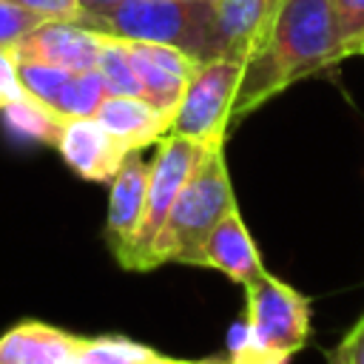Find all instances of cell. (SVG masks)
Returning a JSON list of instances; mask_svg holds the SVG:
<instances>
[{
  "label": "cell",
  "mask_w": 364,
  "mask_h": 364,
  "mask_svg": "<svg viewBox=\"0 0 364 364\" xmlns=\"http://www.w3.org/2000/svg\"><path fill=\"white\" fill-rule=\"evenodd\" d=\"M162 353L119 336V333H102V336H80V344L68 364H159Z\"/></svg>",
  "instance_id": "9a60e30c"
},
{
  "label": "cell",
  "mask_w": 364,
  "mask_h": 364,
  "mask_svg": "<svg viewBox=\"0 0 364 364\" xmlns=\"http://www.w3.org/2000/svg\"><path fill=\"white\" fill-rule=\"evenodd\" d=\"M77 71H68V68H60V65H48V63H17V77H20V85L28 97L46 102L54 108L60 91L68 85V80L74 77Z\"/></svg>",
  "instance_id": "d6986e66"
},
{
  "label": "cell",
  "mask_w": 364,
  "mask_h": 364,
  "mask_svg": "<svg viewBox=\"0 0 364 364\" xmlns=\"http://www.w3.org/2000/svg\"><path fill=\"white\" fill-rule=\"evenodd\" d=\"M284 0H216V51L219 57L247 63L267 37Z\"/></svg>",
  "instance_id": "8fae6325"
},
{
  "label": "cell",
  "mask_w": 364,
  "mask_h": 364,
  "mask_svg": "<svg viewBox=\"0 0 364 364\" xmlns=\"http://www.w3.org/2000/svg\"><path fill=\"white\" fill-rule=\"evenodd\" d=\"M23 94H26V91H23V85H20V77H17V60H14L11 51L0 48V102H3V108H6L9 102L20 100Z\"/></svg>",
  "instance_id": "cb8c5ba5"
},
{
  "label": "cell",
  "mask_w": 364,
  "mask_h": 364,
  "mask_svg": "<svg viewBox=\"0 0 364 364\" xmlns=\"http://www.w3.org/2000/svg\"><path fill=\"white\" fill-rule=\"evenodd\" d=\"M245 63L216 57L199 65L176 114L171 134H179L202 148H225L233 128V102Z\"/></svg>",
  "instance_id": "5b68a950"
},
{
  "label": "cell",
  "mask_w": 364,
  "mask_h": 364,
  "mask_svg": "<svg viewBox=\"0 0 364 364\" xmlns=\"http://www.w3.org/2000/svg\"><path fill=\"white\" fill-rule=\"evenodd\" d=\"M77 3H80L82 14H97V11H105V9H111V6H117L122 0H77Z\"/></svg>",
  "instance_id": "d4e9b609"
},
{
  "label": "cell",
  "mask_w": 364,
  "mask_h": 364,
  "mask_svg": "<svg viewBox=\"0 0 364 364\" xmlns=\"http://www.w3.org/2000/svg\"><path fill=\"white\" fill-rule=\"evenodd\" d=\"M353 54H361V57H364V37L358 40V46H355V51H353Z\"/></svg>",
  "instance_id": "4316f807"
},
{
  "label": "cell",
  "mask_w": 364,
  "mask_h": 364,
  "mask_svg": "<svg viewBox=\"0 0 364 364\" xmlns=\"http://www.w3.org/2000/svg\"><path fill=\"white\" fill-rule=\"evenodd\" d=\"M185 3H210V6H216V0H185Z\"/></svg>",
  "instance_id": "f1b7e54d"
},
{
  "label": "cell",
  "mask_w": 364,
  "mask_h": 364,
  "mask_svg": "<svg viewBox=\"0 0 364 364\" xmlns=\"http://www.w3.org/2000/svg\"><path fill=\"white\" fill-rule=\"evenodd\" d=\"M3 122L9 125L11 134L23 136V139H34V142H46V145H57V136H60V128L65 122L63 114H57L51 105L23 94L20 100L9 102L3 111Z\"/></svg>",
  "instance_id": "2e32d148"
},
{
  "label": "cell",
  "mask_w": 364,
  "mask_h": 364,
  "mask_svg": "<svg viewBox=\"0 0 364 364\" xmlns=\"http://www.w3.org/2000/svg\"><path fill=\"white\" fill-rule=\"evenodd\" d=\"M97 71H100L108 94L142 97V85L136 80V71H134V63H131V54H128V43L125 40L102 34V48H100Z\"/></svg>",
  "instance_id": "e0dca14e"
},
{
  "label": "cell",
  "mask_w": 364,
  "mask_h": 364,
  "mask_svg": "<svg viewBox=\"0 0 364 364\" xmlns=\"http://www.w3.org/2000/svg\"><path fill=\"white\" fill-rule=\"evenodd\" d=\"M327 361L330 364H364V313L353 321V327L327 353Z\"/></svg>",
  "instance_id": "7402d4cb"
},
{
  "label": "cell",
  "mask_w": 364,
  "mask_h": 364,
  "mask_svg": "<svg viewBox=\"0 0 364 364\" xmlns=\"http://www.w3.org/2000/svg\"><path fill=\"white\" fill-rule=\"evenodd\" d=\"M344 57L333 0H284L267 37L247 57L233 102V125L279 97L296 80L338 65Z\"/></svg>",
  "instance_id": "6da1fadb"
},
{
  "label": "cell",
  "mask_w": 364,
  "mask_h": 364,
  "mask_svg": "<svg viewBox=\"0 0 364 364\" xmlns=\"http://www.w3.org/2000/svg\"><path fill=\"white\" fill-rule=\"evenodd\" d=\"M102 48V34L74 23V20H46L20 37L9 51L17 63H48L68 71L97 68Z\"/></svg>",
  "instance_id": "52a82bcc"
},
{
  "label": "cell",
  "mask_w": 364,
  "mask_h": 364,
  "mask_svg": "<svg viewBox=\"0 0 364 364\" xmlns=\"http://www.w3.org/2000/svg\"><path fill=\"white\" fill-rule=\"evenodd\" d=\"M310 338V299L273 273L245 284V313L228 333V364H290Z\"/></svg>",
  "instance_id": "7a4b0ae2"
},
{
  "label": "cell",
  "mask_w": 364,
  "mask_h": 364,
  "mask_svg": "<svg viewBox=\"0 0 364 364\" xmlns=\"http://www.w3.org/2000/svg\"><path fill=\"white\" fill-rule=\"evenodd\" d=\"M105 97H108V91H105V82L97 68L77 71L68 80V85L60 91L54 111L63 117H94Z\"/></svg>",
  "instance_id": "ac0fdd59"
},
{
  "label": "cell",
  "mask_w": 364,
  "mask_h": 364,
  "mask_svg": "<svg viewBox=\"0 0 364 364\" xmlns=\"http://www.w3.org/2000/svg\"><path fill=\"white\" fill-rule=\"evenodd\" d=\"M213 364H228V358L225 355H213Z\"/></svg>",
  "instance_id": "83f0119b"
},
{
  "label": "cell",
  "mask_w": 364,
  "mask_h": 364,
  "mask_svg": "<svg viewBox=\"0 0 364 364\" xmlns=\"http://www.w3.org/2000/svg\"><path fill=\"white\" fill-rule=\"evenodd\" d=\"M202 262H205V267L219 270L222 276H228L230 282H236L242 287L264 273L262 253H259L239 208H230L216 222V228L205 239Z\"/></svg>",
  "instance_id": "7c38bea8"
},
{
  "label": "cell",
  "mask_w": 364,
  "mask_h": 364,
  "mask_svg": "<svg viewBox=\"0 0 364 364\" xmlns=\"http://www.w3.org/2000/svg\"><path fill=\"white\" fill-rule=\"evenodd\" d=\"M40 23H46V17L17 9V6H9V3H0V48L9 51L20 37H26Z\"/></svg>",
  "instance_id": "44dd1931"
},
{
  "label": "cell",
  "mask_w": 364,
  "mask_h": 364,
  "mask_svg": "<svg viewBox=\"0 0 364 364\" xmlns=\"http://www.w3.org/2000/svg\"><path fill=\"white\" fill-rule=\"evenodd\" d=\"M108 213H105V242L117 264L122 267L145 213V193H148V162L139 151L128 154L117 176L108 182Z\"/></svg>",
  "instance_id": "30bf717a"
},
{
  "label": "cell",
  "mask_w": 364,
  "mask_h": 364,
  "mask_svg": "<svg viewBox=\"0 0 364 364\" xmlns=\"http://www.w3.org/2000/svg\"><path fill=\"white\" fill-rule=\"evenodd\" d=\"M128 151H142L145 145L162 142L173 128V114L151 105L142 97L108 94L94 114Z\"/></svg>",
  "instance_id": "4fadbf2b"
},
{
  "label": "cell",
  "mask_w": 364,
  "mask_h": 364,
  "mask_svg": "<svg viewBox=\"0 0 364 364\" xmlns=\"http://www.w3.org/2000/svg\"><path fill=\"white\" fill-rule=\"evenodd\" d=\"M205 151L208 148H202L179 134H168L162 142H156V154L148 162V193H145L142 225H139V233H136L125 262H122V270H134V273L151 270L154 242L162 233L176 196L182 193L188 176L193 173V168L199 165Z\"/></svg>",
  "instance_id": "8992f818"
},
{
  "label": "cell",
  "mask_w": 364,
  "mask_h": 364,
  "mask_svg": "<svg viewBox=\"0 0 364 364\" xmlns=\"http://www.w3.org/2000/svg\"><path fill=\"white\" fill-rule=\"evenodd\" d=\"M236 208L233 182L228 173L225 148H210L188 176L182 193L176 196L162 233L151 250V270L162 264H191L205 267L202 247L216 222Z\"/></svg>",
  "instance_id": "277c9868"
},
{
  "label": "cell",
  "mask_w": 364,
  "mask_h": 364,
  "mask_svg": "<svg viewBox=\"0 0 364 364\" xmlns=\"http://www.w3.org/2000/svg\"><path fill=\"white\" fill-rule=\"evenodd\" d=\"M0 3L26 9L46 20H80V14H82L77 0H0Z\"/></svg>",
  "instance_id": "603a6c76"
},
{
  "label": "cell",
  "mask_w": 364,
  "mask_h": 364,
  "mask_svg": "<svg viewBox=\"0 0 364 364\" xmlns=\"http://www.w3.org/2000/svg\"><path fill=\"white\" fill-rule=\"evenodd\" d=\"M327 364H330V361H327Z\"/></svg>",
  "instance_id": "f546056e"
},
{
  "label": "cell",
  "mask_w": 364,
  "mask_h": 364,
  "mask_svg": "<svg viewBox=\"0 0 364 364\" xmlns=\"http://www.w3.org/2000/svg\"><path fill=\"white\" fill-rule=\"evenodd\" d=\"M54 148L85 182H111L128 154H134L97 117H65Z\"/></svg>",
  "instance_id": "ba28073f"
},
{
  "label": "cell",
  "mask_w": 364,
  "mask_h": 364,
  "mask_svg": "<svg viewBox=\"0 0 364 364\" xmlns=\"http://www.w3.org/2000/svg\"><path fill=\"white\" fill-rule=\"evenodd\" d=\"M159 364H213V355L210 358H173V355H165L162 353Z\"/></svg>",
  "instance_id": "484cf974"
},
{
  "label": "cell",
  "mask_w": 364,
  "mask_h": 364,
  "mask_svg": "<svg viewBox=\"0 0 364 364\" xmlns=\"http://www.w3.org/2000/svg\"><path fill=\"white\" fill-rule=\"evenodd\" d=\"M128 54L136 71V80L142 85V100L151 105L176 114L193 74L199 71V60L188 57L179 48L159 46V43H139V40H125Z\"/></svg>",
  "instance_id": "9c48e42d"
},
{
  "label": "cell",
  "mask_w": 364,
  "mask_h": 364,
  "mask_svg": "<svg viewBox=\"0 0 364 364\" xmlns=\"http://www.w3.org/2000/svg\"><path fill=\"white\" fill-rule=\"evenodd\" d=\"M91 31L159 43L185 51L188 57L208 63L216 60V9L210 3H185V0H122L97 14H80L74 20Z\"/></svg>",
  "instance_id": "3957f363"
},
{
  "label": "cell",
  "mask_w": 364,
  "mask_h": 364,
  "mask_svg": "<svg viewBox=\"0 0 364 364\" xmlns=\"http://www.w3.org/2000/svg\"><path fill=\"white\" fill-rule=\"evenodd\" d=\"M333 14L344 57H353L358 40L364 37V0H333Z\"/></svg>",
  "instance_id": "ffe728a7"
},
{
  "label": "cell",
  "mask_w": 364,
  "mask_h": 364,
  "mask_svg": "<svg viewBox=\"0 0 364 364\" xmlns=\"http://www.w3.org/2000/svg\"><path fill=\"white\" fill-rule=\"evenodd\" d=\"M80 344L77 333L26 318L0 336V364H68Z\"/></svg>",
  "instance_id": "5bb4252c"
}]
</instances>
